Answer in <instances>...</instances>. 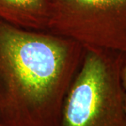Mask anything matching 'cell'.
<instances>
[{
	"label": "cell",
	"mask_w": 126,
	"mask_h": 126,
	"mask_svg": "<svg viewBox=\"0 0 126 126\" xmlns=\"http://www.w3.org/2000/svg\"><path fill=\"white\" fill-rule=\"evenodd\" d=\"M85 52L72 39L0 19V123L59 126Z\"/></svg>",
	"instance_id": "6da1fadb"
},
{
	"label": "cell",
	"mask_w": 126,
	"mask_h": 126,
	"mask_svg": "<svg viewBox=\"0 0 126 126\" xmlns=\"http://www.w3.org/2000/svg\"><path fill=\"white\" fill-rule=\"evenodd\" d=\"M123 54L86 48L64 101L59 126H126L121 79Z\"/></svg>",
	"instance_id": "7a4b0ae2"
},
{
	"label": "cell",
	"mask_w": 126,
	"mask_h": 126,
	"mask_svg": "<svg viewBox=\"0 0 126 126\" xmlns=\"http://www.w3.org/2000/svg\"><path fill=\"white\" fill-rule=\"evenodd\" d=\"M47 31L85 49L126 53V0H48Z\"/></svg>",
	"instance_id": "3957f363"
},
{
	"label": "cell",
	"mask_w": 126,
	"mask_h": 126,
	"mask_svg": "<svg viewBox=\"0 0 126 126\" xmlns=\"http://www.w3.org/2000/svg\"><path fill=\"white\" fill-rule=\"evenodd\" d=\"M0 19L24 29L47 31L48 0H0Z\"/></svg>",
	"instance_id": "277c9868"
},
{
	"label": "cell",
	"mask_w": 126,
	"mask_h": 126,
	"mask_svg": "<svg viewBox=\"0 0 126 126\" xmlns=\"http://www.w3.org/2000/svg\"><path fill=\"white\" fill-rule=\"evenodd\" d=\"M121 79L123 89L126 91V53L123 54V58L121 67Z\"/></svg>",
	"instance_id": "5b68a950"
},
{
	"label": "cell",
	"mask_w": 126,
	"mask_h": 126,
	"mask_svg": "<svg viewBox=\"0 0 126 126\" xmlns=\"http://www.w3.org/2000/svg\"><path fill=\"white\" fill-rule=\"evenodd\" d=\"M124 109H125V113H126V91L125 93V95H124Z\"/></svg>",
	"instance_id": "8992f818"
},
{
	"label": "cell",
	"mask_w": 126,
	"mask_h": 126,
	"mask_svg": "<svg viewBox=\"0 0 126 126\" xmlns=\"http://www.w3.org/2000/svg\"><path fill=\"white\" fill-rule=\"evenodd\" d=\"M0 126H2V125H1V124L0 123Z\"/></svg>",
	"instance_id": "52a82bcc"
}]
</instances>
